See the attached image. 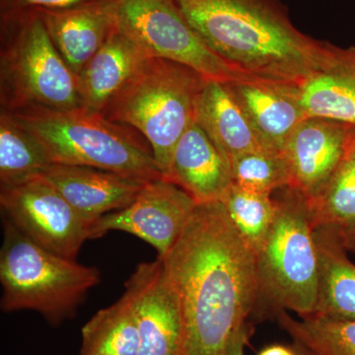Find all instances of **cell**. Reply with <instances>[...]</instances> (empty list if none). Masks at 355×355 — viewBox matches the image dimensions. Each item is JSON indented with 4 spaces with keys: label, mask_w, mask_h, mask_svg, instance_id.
I'll return each mask as SVG.
<instances>
[{
    "label": "cell",
    "mask_w": 355,
    "mask_h": 355,
    "mask_svg": "<svg viewBox=\"0 0 355 355\" xmlns=\"http://www.w3.org/2000/svg\"><path fill=\"white\" fill-rule=\"evenodd\" d=\"M159 259L181 305L184 355H225L260 287L256 254L222 203L198 205L171 251Z\"/></svg>",
    "instance_id": "1"
},
{
    "label": "cell",
    "mask_w": 355,
    "mask_h": 355,
    "mask_svg": "<svg viewBox=\"0 0 355 355\" xmlns=\"http://www.w3.org/2000/svg\"><path fill=\"white\" fill-rule=\"evenodd\" d=\"M205 44L253 78L301 85L335 44L294 26L282 0H175Z\"/></svg>",
    "instance_id": "2"
},
{
    "label": "cell",
    "mask_w": 355,
    "mask_h": 355,
    "mask_svg": "<svg viewBox=\"0 0 355 355\" xmlns=\"http://www.w3.org/2000/svg\"><path fill=\"white\" fill-rule=\"evenodd\" d=\"M11 114L41 144L51 164L87 166L142 182L164 179L147 140L102 114L83 108Z\"/></svg>",
    "instance_id": "3"
},
{
    "label": "cell",
    "mask_w": 355,
    "mask_h": 355,
    "mask_svg": "<svg viewBox=\"0 0 355 355\" xmlns=\"http://www.w3.org/2000/svg\"><path fill=\"white\" fill-rule=\"evenodd\" d=\"M207 80L187 65L149 58L102 114L147 140L168 181L175 147L195 121L196 102Z\"/></svg>",
    "instance_id": "4"
},
{
    "label": "cell",
    "mask_w": 355,
    "mask_h": 355,
    "mask_svg": "<svg viewBox=\"0 0 355 355\" xmlns=\"http://www.w3.org/2000/svg\"><path fill=\"white\" fill-rule=\"evenodd\" d=\"M0 105L11 113L83 108L78 77L58 53L39 11L0 16Z\"/></svg>",
    "instance_id": "5"
},
{
    "label": "cell",
    "mask_w": 355,
    "mask_h": 355,
    "mask_svg": "<svg viewBox=\"0 0 355 355\" xmlns=\"http://www.w3.org/2000/svg\"><path fill=\"white\" fill-rule=\"evenodd\" d=\"M100 280L98 268L44 249L4 217L0 251V307L4 312L35 311L58 324L76 315Z\"/></svg>",
    "instance_id": "6"
},
{
    "label": "cell",
    "mask_w": 355,
    "mask_h": 355,
    "mask_svg": "<svg viewBox=\"0 0 355 355\" xmlns=\"http://www.w3.org/2000/svg\"><path fill=\"white\" fill-rule=\"evenodd\" d=\"M273 200L272 226L257 254L260 292L280 310L312 316L317 307L319 258L307 198L286 187Z\"/></svg>",
    "instance_id": "7"
},
{
    "label": "cell",
    "mask_w": 355,
    "mask_h": 355,
    "mask_svg": "<svg viewBox=\"0 0 355 355\" xmlns=\"http://www.w3.org/2000/svg\"><path fill=\"white\" fill-rule=\"evenodd\" d=\"M119 25L151 58L191 67L209 80L253 78L219 57L200 38L175 0H116Z\"/></svg>",
    "instance_id": "8"
},
{
    "label": "cell",
    "mask_w": 355,
    "mask_h": 355,
    "mask_svg": "<svg viewBox=\"0 0 355 355\" xmlns=\"http://www.w3.org/2000/svg\"><path fill=\"white\" fill-rule=\"evenodd\" d=\"M0 207L32 241L70 260L91 239L90 224L40 175L0 186Z\"/></svg>",
    "instance_id": "9"
},
{
    "label": "cell",
    "mask_w": 355,
    "mask_h": 355,
    "mask_svg": "<svg viewBox=\"0 0 355 355\" xmlns=\"http://www.w3.org/2000/svg\"><path fill=\"white\" fill-rule=\"evenodd\" d=\"M197 205L183 189L167 180L147 182L130 205L93 224L91 239L121 231L148 243L157 258H163L181 237Z\"/></svg>",
    "instance_id": "10"
},
{
    "label": "cell",
    "mask_w": 355,
    "mask_h": 355,
    "mask_svg": "<svg viewBox=\"0 0 355 355\" xmlns=\"http://www.w3.org/2000/svg\"><path fill=\"white\" fill-rule=\"evenodd\" d=\"M123 293L139 328V355H184L181 305L163 261L157 258L137 266Z\"/></svg>",
    "instance_id": "11"
},
{
    "label": "cell",
    "mask_w": 355,
    "mask_h": 355,
    "mask_svg": "<svg viewBox=\"0 0 355 355\" xmlns=\"http://www.w3.org/2000/svg\"><path fill=\"white\" fill-rule=\"evenodd\" d=\"M354 147V125L307 116L291 133L282 150L291 173V188L312 200Z\"/></svg>",
    "instance_id": "12"
},
{
    "label": "cell",
    "mask_w": 355,
    "mask_h": 355,
    "mask_svg": "<svg viewBox=\"0 0 355 355\" xmlns=\"http://www.w3.org/2000/svg\"><path fill=\"white\" fill-rule=\"evenodd\" d=\"M39 175L91 227L102 216L130 205L147 183L87 166L51 164Z\"/></svg>",
    "instance_id": "13"
},
{
    "label": "cell",
    "mask_w": 355,
    "mask_h": 355,
    "mask_svg": "<svg viewBox=\"0 0 355 355\" xmlns=\"http://www.w3.org/2000/svg\"><path fill=\"white\" fill-rule=\"evenodd\" d=\"M228 84L261 146L282 153L291 133L307 118L298 84L258 78Z\"/></svg>",
    "instance_id": "14"
},
{
    "label": "cell",
    "mask_w": 355,
    "mask_h": 355,
    "mask_svg": "<svg viewBox=\"0 0 355 355\" xmlns=\"http://www.w3.org/2000/svg\"><path fill=\"white\" fill-rule=\"evenodd\" d=\"M39 12L58 53L77 77L119 25L116 0Z\"/></svg>",
    "instance_id": "15"
},
{
    "label": "cell",
    "mask_w": 355,
    "mask_h": 355,
    "mask_svg": "<svg viewBox=\"0 0 355 355\" xmlns=\"http://www.w3.org/2000/svg\"><path fill=\"white\" fill-rule=\"evenodd\" d=\"M168 181L198 205L218 202L233 184L230 161L193 121L175 147Z\"/></svg>",
    "instance_id": "16"
},
{
    "label": "cell",
    "mask_w": 355,
    "mask_h": 355,
    "mask_svg": "<svg viewBox=\"0 0 355 355\" xmlns=\"http://www.w3.org/2000/svg\"><path fill=\"white\" fill-rule=\"evenodd\" d=\"M149 58L146 51L118 25L78 74L83 109L102 114Z\"/></svg>",
    "instance_id": "17"
},
{
    "label": "cell",
    "mask_w": 355,
    "mask_h": 355,
    "mask_svg": "<svg viewBox=\"0 0 355 355\" xmlns=\"http://www.w3.org/2000/svg\"><path fill=\"white\" fill-rule=\"evenodd\" d=\"M307 116L330 119L355 127V46H334L323 69L299 85Z\"/></svg>",
    "instance_id": "18"
},
{
    "label": "cell",
    "mask_w": 355,
    "mask_h": 355,
    "mask_svg": "<svg viewBox=\"0 0 355 355\" xmlns=\"http://www.w3.org/2000/svg\"><path fill=\"white\" fill-rule=\"evenodd\" d=\"M195 123L229 161L263 148L228 83H205L196 102Z\"/></svg>",
    "instance_id": "19"
},
{
    "label": "cell",
    "mask_w": 355,
    "mask_h": 355,
    "mask_svg": "<svg viewBox=\"0 0 355 355\" xmlns=\"http://www.w3.org/2000/svg\"><path fill=\"white\" fill-rule=\"evenodd\" d=\"M319 286L314 315L355 321V265L334 228L315 229Z\"/></svg>",
    "instance_id": "20"
},
{
    "label": "cell",
    "mask_w": 355,
    "mask_h": 355,
    "mask_svg": "<svg viewBox=\"0 0 355 355\" xmlns=\"http://www.w3.org/2000/svg\"><path fill=\"white\" fill-rule=\"evenodd\" d=\"M139 333L125 293L83 328L81 355H139Z\"/></svg>",
    "instance_id": "21"
},
{
    "label": "cell",
    "mask_w": 355,
    "mask_h": 355,
    "mask_svg": "<svg viewBox=\"0 0 355 355\" xmlns=\"http://www.w3.org/2000/svg\"><path fill=\"white\" fill-rule=\"evenodd\" d=\"M50 159L34 135L0 111V186L17 183L39 175L51 165Z\"/></svg>",
    "instance_id": "22"
},
{
    "label": "cell",
    "mask_w": 355,
    "mask_h": 355,
    "mask_svg": "<svg viewBox=\"0 0 355 355\" xmlns=\"http://www.w3.org/2000/svg\"><path fill=\"white\" fill-rule=\"evenodd\" d=\"M279 323L310 355H355V321L312 315L296 320L284 310Z\"/></svg>",
    "instance_id": "23"
},
{
    "label": "cell",
    "mask_w": 355,
    "mask_h": 355,
    "mask_svg": "<svg viewBox=\"0 0 355 355\" xmlns=\"http://www.w3.org/2000/svg\"><path fill=\"white\" fill-rule=\"evenodd\" d=\"M307 203L314 230L343 229L355 223V147L323 190Z\"/></svg>",
    "instance_id": "24"
},
{
    "label": "cell",
    "mask_w": 355,
    "mask_h": 355,
    "mask_svg": "<svg viewBox=\"0 0 355 355\" xmlns=\"http://www.w3.org/2000/svg\"><path fill=\"white\" fill-rule=\"evenodd\" d=\"M247 246L259 254L275 216L272 195L244 190L234 184L219 200Z\"/></svg>",
    "instance_id": "25"
},
{
    "label": "cell",
    "mask_w": 355,
    "mask_h": 355,
    "mask_svg": "<svg viewBox=\"0 0 355 355\" xmlns=\"http://www.w3.org/2000/svg\"><path fill=\"white\" fill-rule=\"evenodd\" d=\"M233 184L244 190L272 195L291 186V173L284 153L257 149L230 161Z\"/></svg>",
    "instance_id": "26"
},
{
    "label": "cell",
    "mask_w": 355,
    "mask_h": 355,
    "mask_svg": "<svg viewBox=\"0 0 355 355\" xmlns=\"http://www.w3.org/2000/svg\"><path fill=\"white\" fill-rule=\"evenodd\" d=\"M98 0H0V16L22 11H64Z\"/></svg>",
    "instance_id": "27"
},
{
    "label": "cell",
    "mask_w": 355,
    "mask_h": 355,
    "mask_svg": "<svg viewBox=\"0 0 355 355\" xmlns=\"http://www.w3.org/2000/svg\"><path fill=\"white\" fill-rule=\"evenodd\" d=\"M248 340H249V333H248L246 327L243 326L229 343L225 355H245V347H246Z\"/></svg>",
    "instance_id": "28"
},
{
    "label": "cell",
    "mask_w": 355,
    "mask_h": 355,
    "mask_svg": "<svg viewBox=\"0 0 355 355\" xmlns=\"http://www.w3.org/2000/svg\"><path fill=\"white\" fill-rule=\"evenodd\" d=\"M258 355H305V352L298 345L291 347L284 345H272L261 349Z\"/></svg>",
    "instance_id": "29"
},
{
    "label": "cell",
    "mask_w": 355,
    "mask_h": 355,
    "mask_svg": "<svg viewBox=\"0 0 355 355\" xmlns=\"http://www.w3.org/2000/svg\"><path fill=\"white\" fill-rule=\"evenodd\" d=\"M343 246L347 251L355 252V223L349 227L336 229Z\"/></svg>",
    "instance_id": "30"
},
{
    "label": "cell",
    "mask_w": 355,
    "mask_h": 355,
    "mask_svg": "<svg viewBox=\"0 0 355 355\" xmlns=\"http://www.w3.org/2000/svg\"><path fill=\"white\" fill-rule=\"evenodd\" d=\"M300 349H301V347H300ZM302 350H303V349H302ZM303 352H305V355H310V354H307V352H305V350H303Z\"/></svg>",
    "instance_id": "31"
}]
</instances>
